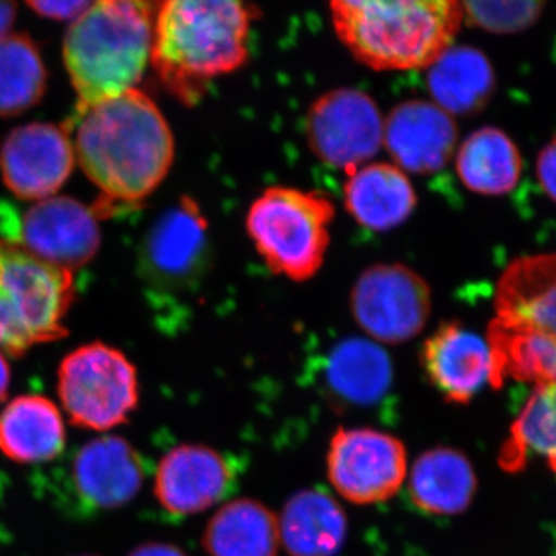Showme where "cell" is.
<instances>
[{
    "instance_id": "cell-14",
    "label": "cell",
    "mask_w": 556,
    "mask_h": 556,
    "mask_svg": "<svg viewBox=\"0 0 556 556\" xmlns=\"http://www.w3.org/2000/svg\"><path fill=\"white\" fill-rule=\"evenodd\" d=\"M455 119L433 101L401 102L383 119V148L407 174L444 169L456 150Z\"/></svg>"
},
{
    "instance_id": "cell-13",
    "label": "cell",
    "mask_w": 556,
    "mask_h": 556,
    "mask_svg": "<svg viewBox=\"0 0 556 556\" xmlns=\"http://www.w3.org/2000/svg\"><path fill=\"white\" fill-rule=\"evenodd\" d=\"M100 243L93 208L70 197L38 201L17 229V247L22 244L42 262L70 270L87 265Z\"/></svg>"
},
{
    "instance_id": "cell-25",
    "label": "cell",
    "mask_w": 556,
    "mask_h": 556,
    "mask_svg": "<svg viewBox=\"0 0 556 556\" xmlns=\"http://www.w3.org/2000/svg\"><path fill=\"white\" fill-rule=\"evenodd\" d=\"M428 90L448 115H473L495 91L492 62L475 47H452L428 68Z\"/></svg>"
},
{
    "instance_id": "cell-3",
    "label": "cell",
    "mask_w": 556,
    "mask_h": 556,
    "mask_svg": "<svg viewBox=\"0 0 556 556\" xmlns=\"http://www.w3.org/2000/svg\"><path fill=\"white\" fill-rule=\"evenodd\" d=\"M329 10L343 46L376 72L430 68L464 22L456 0H336Z\"/></svg>"
},
{
    "instance_id": "cell-15",
    "label": "cell",
    "mask_w": 556,
    "mask_h": 556,
    "mask_svg": "<svg viewBox=\"0 0 556 556\" xmlns=\"http://www.w3.org/2000/svg\"><path fill=\"white\" fill-rule=\"evenodd\" d=\"M232 482V467L222 453L206 445L185 444L161 459L153 492L161 507L188 517L219 503Z\"/></svg>"
},
{
    "instance_id": "cell-6",
    "label": "cell",
    "mask_w": 556,
    "mask_h": 556,
    "mask_svg": "<svg viewBox=\"0 0 556 556\" xmlns=\"http://www.w3.org/2000/svg\"><path fill=\"white\" fill-rule=\"evenodd\" d=\"M58 394L76 427L109 431L127 422L138 407L137 368L116 348L89 343L61 362Z\"/></svg>"
},
{
    "instance_id": "cell-16",
    "label": "cell",
    "mask_w": 556,
    "mask_h": 556,
    "mask_svg": "<svg viewBox=\"0 0 556 556\" xmlns=\"http://www.w3.org/2000/svg\"><path fill=\"white\" fill-rule=\"evenodd\" d=\"M420 362L430 382L452 404H470L485 383H492L486 339L457 320L444 321L426 340Z\"/></svg>"
},
{
    "instance_id": "cell-26",
    "label": "cell",
    "mask_w": 556,
    "mask_h": 556,
    "mask_svg": "<svg viewBox=\"0 0 556 556\" xmlns=\"http://www.w3.org/2000/svg\"><path fill=\"white\" fill-rule=\"evenodd\" d=\"M460 182L478 195L501 197L517 188L522 174L521 153L514 139L486 126L464 139L456 153Z\"/></svg>"
},
{
    "instance_id": "cell-2",
    "label": "cell",
    "mask_w": 556,
    "mask_h": 556,
    "mask_svg": "<svg viewBox=\"0 0 556 556\" xmlns=\"http://www.w3.org/2000/svg\"><path fill=\"white\" fill-rule=\"evenodd\" d=\"M258 10L239 0H169L159 7L153 68L185 105L199 104L208 84L247 64Z\"/></svg>"
},
{
    "instance_id": "cell-31",
    "label": "cell",
    "mask_w": 556,
    "mask_h": 556,
    "mask_svg": "<svg viewBox=\"0 0 556 556\" xmlns=\"http://www.w3.org/2000/svg\"><path fill=\"white\" fill-rule=\"evenodd\" d=\"M30 348L31 343L21 327L16 309L5 289L0 287V351L9 356L21 357Z\"/></svg>"
},
{
    "instance_id": "cell-32",
    "label": "cell",
    "mask_w": 556,
    "mask_h": 556,
    "mask_svg": "<svg viewBox=\"0 0 556 556\" xmlns=\"http://www.w3.org/2000/svg\"><path fill=\"white\" fill-rule=\"evenodd\" d=\"M536 177L548 199L556 201V135L538 155Z\"/></svg>"
},
{
    "instance_id": "cell-11",
    "label": "cell",
    "mask_w": 556,
    "mask_h": 556,
    "mask_svg": "<svg viewBox=\"0 0 556 556\" xmlns=\"http://www.w3.org/2000/svg\"><path fill=\"white\" fill-rule=\"evenodd\" d=\"M75 152L65 127L31 123L17 127L0 149L7 188L24 200H47L67 181Z\"/></svg>"
},
{
    "instance_id": "cell-1",
    "label": "cell",
    "mask_w": 556,
    "mask_h": 556,
    "mask_svg": "<svg viewBox=\"0 0 556 556\" xmlns=\"http://www.w3.org/2000/svg\"><path fill=\"white\" fill-rule=\"evenodd\" d=\"M75 153L109 204H138L169 174L175 139L152 98L134 89L80 115Z\"/></svg>"
},
{
    "instance_id": "cell-28",
    "label": "cell",
    "mask_w": 556,
    "mask_h": 556,
    "mask_svg": "<svg viewBox=\"0 0 556 556\" xmlns=\"http://www.w3.org/2000/svg\"><path fill=\"white\" fill-rule=\"evenodd\" d=\"M47 87V70L27 35L0 39V116L20 115L38 104Z\"/></svg>"
},
{
    "instance_id": "cell-36",
    "label": "cell",
    "mask_w": 556,
    "mask_h": 556,
    "mask_svg": "<svg viewBox=\"0 0 556 556\" xmlns=\"http://www.w3.org/2000/svg\"><path fill=\"white\" fill-rule=\"evenodd\" d=\"M10 380V365L5 356H3L2 351H0V404L5 401L7 394H9Z\"/></svg>"
},
{
    "instance_id": "cell-29",
    "label": "cell",
    "mask_w": 556,
    "mask_h": 556,
    "mask_svg": "<svg viewBox=\"0 0 556 556\" xmlns=\"http://www.w3.org/2000/svg\"><path fill=\"white\" fill-rule=\"evenodd\" d=\"M530 455H556V382L538 387L500 453L501 467L518 471Z\"/></svg>"
},
{
    "instance_id": "cell-23",
    "label": "cell",
    "mask_w": 556,
    "mask_h": 556,
    "mask_svg": "<svg viewBox=\"0 0 556 556\" xmlns=\"http://www.w3.org/2000/svg\"><path fill=\"white\" fill-rule=\"evenodd\" d=\"M64 445V417L50 399L25 394L0 413V452L14 463H49Z\"/></svg>"
},
{
    "instance_id": "cell-7",
    "label": "cell",
    "mask_w": 556,
    "mask_h": 556,
    "mask_svg": "<svg viewBox=\"0 0 556 556\" xmlns=\"http://www.w3.org/2000/svg\"><path fill=\"white\" fill-rule=\"evenodd\" d=\"M350 308L372 342L399 345L427 327L431 291L415 269L402 263H379L358 276L351 289Z\"/></svg>"
},
{
    "instance_id": "cell-27",
    "label": "cell",
    "mask_w": 556,
    "mask_h": 556,
    "mask_svg": "<svg viewBox=\"0 0 556 556\" xmlns=\"http://www.w3.org/2000/svg\"><path fill=\"white\" fill-rule=\"evenodd\" d=\"M280 544L278 518L254 500L226 504L203 533V547L211 556H277Z\"/></svg>"
},
{
    "instance_id": "cell-4",
    "label": "cell",
    "mask_w": 556,
    "mask_h": 556,
    "mask_svg": "<svg viewBox=\"0 0 556 556\" xmlns=\"http://www.w3.org/2000/svg\"><path fill=\"white\" fill-rule=\"evenodd\" d=\"M155 3L102 0L73 22L64 61L78 94L75 115L134 90L152 58Z\"/></svg>"
},
{
    "instance_id": "cell-22",
    "label": "cell",
    "mask_w": 556,
    "mask_h": 556,
    "mask_svg": "<svg viewBox=\"0 0 556 556\" xmlns=\"http://www.w3.org/2000/svg\"><path fill=\"white\" fill-rule=\"evenodd\" d=\"M478 479L459 450L437 447L422 453L412 468L408 495L413 506L431 517H455L470 507Z\"/></svg>"
},
{
    "instance_id": "cell-30",
    "label": "cell",
    "mask_w": 556,
    "mask_h": 556,
    "mask_svg": "<svg viewBox=\"0 0 556 556\" xmlns=\"http://www.w3.org/2000/svg\"><path fill=\"white\" fill-rule=\"evenodd\" d=\"M464 21L496 35H515L532 27L541 16L544 3L533 0L508 2H464Z\"/></svg>"
},
{
    "instance_id": "cell-10",
    "label": "cell",
    "mask_w": 556,
    "mask_h": 556,
    "mask_svg": "<svg viewBox=\"0 0 556 556\" xmlns=\"http://www.w3.org/2000/svg\"><path fill=\"white\" fill-rule=\"evenodd\" d=\"M0 287L9 294L31 346L67 336L64 320L75 299L73 270L0 241Z\"/></svg>"
},
{
    "instance_id": "cell-34",
    "label": "cell",
    "mask_w": 556,
    "mask_h": 556,
    "mask_svg": "<svg viewBox=\"0 0 556 556\" xmlns=\"http://www.w3.org/2000/svg\"><path fill=\"white\" fill-rule=\"evenodd\" d=\"M129 556H189L177 546L164 543L142 544L130 552Z\"/></svg>"
},
{
    "instance_id": "cell-18",
    "label": "cell",
    "mask_w": 556,
    "mask_h": 556,
    "mask_svg": "<svg viewBox=\"0 0 556 556\" xmlns=\"http://www.w3.org/2000/svg\"><path fill=\"white\" fill-rule=\"evenodd\" d=\"M343 201L358 225L387 232L412 217L417 195L407 174L396 164L368 163L348 174Z\"/></svg>"
},
{
    "instance_id": "cell-20",
    "label": "cell",
    "mask_w": 556,
    "mask_h": 556,
    "mask_svg": "<svg viewBox=\"0 0 556 556\" xmlns=\"http://www.w3.org/2000/svg\"><path fill=\"white\" fill-rule=\"evenodd\" d=\"M496 317L544 329L556 338V252L514 260L495 288Z\"/></svg>"
},
{
    "instance_id": "cell-8",
    "label": "cell",
    "mask_w": 556,
    "mask_h": 556,
    "mask_svg": "<svg viewBox=\"0 0 556 556\" xmlns=\"http://www.w3.org/2000/svg\"><path fill=\"white\" fill-rule=\"evenodd\" d=\"M328 478L340 496L358 506L396 495L407 477V450L375 428H340L329 442Z\"/></svg>"
},
{
    "instance_id": "cell-19",
    "label": "cell",
    "mask_w": 556,
    "mask_h": 556,
    "mask_svg": "<svg viewBox=\"0 0 556 556\" xmlns=\"http://www.w3.org/2000/svg\"><path fill=\"white\" fill-rule=\"evenodd\" d=\"M485 339L492 354L493 387H503L507 379L538 387L556 382V338L551 332L495 317Z\"/></svg>"
},
{
    "instance_id": "cell-24",
    "label": "cell",
    "mask_w": 556,
    "mask_h": 556,
    "mask_svg": "<svg viewBox=\"0 0 556 556\" xmlns=\"http://www.w3.org/2000/svg\"><path fill=\"white\" fill-rule=\"evenodd\" d=\"M280 540L289 556H334L345 544V511L320 490H302L283 508Z\"/></svg>"
},
{
    "instance_id": "cell-21",
    "label": "cell",
    "mask_w": 556,
    "mask_h": 556,
    "mask_svg": "<svg viewBox=\"0 0 556 556\" xmlns=\"http://www.w3.org/2000/svg\"><path fill=\"white\" fill-rule=\"evenodd\" d=\"M325 388L343 407H371L393 383L390 356L372 340L350 338L332 348L325 361Z\"/></svg>"
},
{
    "instance_id": "cell-17",
    "label": "cell",
    "mask_w": 556,
    "mask_h": 556,
    "mask_svg": "<svg viewBox=\"0 0 556 556\" xmlns=\"http://www.w3.org/2000/svg\"><path fill=\"white\" fill-rule=\"evenodd\" d=\"M76 493L89 507L126 506L141 490L144 466L137 450L119 437L87 442L73 463Z\"/></svg>"
},
{
    "instance_id": "cell-35",
    "label": "cell",
    "mask_w": 556,
    "mask_h": 556,
    "mask_svg": "<svg viewBox=\"0 0 556 556\" xmlns=\"http://www.w3.org/2000/svg\"><path fill=\"white\" fill-rule=\"evenodd\" d=\"M14 20H16V5L11 2H0V39L5 38Z\"/></svg>"
},
{
    "instance_id": "cell-9",
    "label": "cell",
    "mask_w": 556,
    "mask_h": 556,
    "mask_svg": "<svg viewBox=\"0 0 556 556\" xmlns=\"http://www.w3.org/2000/svg\"><path fill=\"white\" fill-rule=\"evenodd\" d=\"M309 149L321 163L351 174L383 146L382 113L365 91L342 87L313 102L306 119Z\"/></svg>"
},
{
    "instance_id": "cell-12",
    "label": "cell",
    "mask_w": 556,
    "mask_h": 556,
    "mask_svg": "<svg viewBox=\"0 0 556 556\" xmlns=\"http://www.w3.org/2000/svg\"><path fill=\"white\" fill-rule=\"evenodd\" d=\"M208 225L197 201L185 197L167 208L142 243L139 266L150 285L181 288L199 277L207 258Z\"/></svg>"
},
{
    "instance_id": "cell-5",
    "label": "cell",
    "mask_w": 556,
    "mask_h": 556,
    "mask_svg": "<svg viewBox=\"0 0 556 556\" xmlns=\"http://www.w3.org/2000/svg\"><path fill=\"white\" fill-rule=\"evenodd\" d=\"M334 217L325 193L273 186L249 207L248 236L270 273L302 283L324 266Z\"/></svg>"
},
{
    "instance_id": "cell-37",
    "label": "cell",
    "mask_w": 556,
    "mask_h": 556,
    "mask_svg": "<svg viewBox=\"0 0 556 556\" xmlns=\"http://www.w3.org/2000/svg\"><path fill=\"white\" fill-rule=\"evenodd\" d=\"M548 466H551L552 471L556 475V455L548 456Z\"/></svg>"
},
{
    "instance_id": "cell-33",
    "label": "cell",
    "mask_w": 556,
    "mask_h": 556,
    "mask_svg": "<svg viewBox=\"0 0 556 556\" xmlns=\"http://www.w3.org/2000/svg\"><path fill=\"white\" fill-rule=\"evenodd\" d=\"M89 0H72V2H28V7L35 10L40 16L51 17V20L65 21L78 20L87 10L90 9Z\"/></svg>"
}]
</instances>
